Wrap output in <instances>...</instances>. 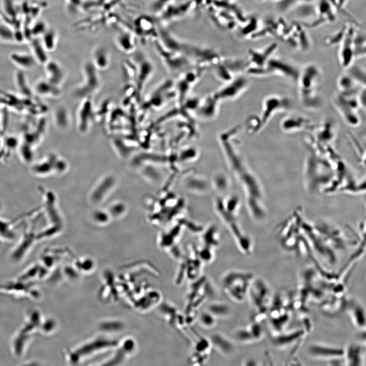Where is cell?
Segmentation results:
<instances>
[{
	"mask_svg": "<svg viewBox=\"0 0 366 366\" xmlns=\"http://www.w3.org/2000/svg\"><path fill=\"white\" fill-rule=\"evenodd\" d=\"M322 78L321 70L314 63L307 64L300 69L296 83L300 103L306 110H317L323 105L320 89Z\"/></svg>",
	"mask_w": 366,
	"mask_h": 366,
	"instance_id": "obj_1",
	"label": "cell"
},
{
	"mask_svg": "<svg viewBox=\"0 0 366 366\" xmlns=\"http://www.w3.org/2000/svg\"><path fill=\"white\" fill-rule=\"evenodd\" d=\"M255 276L252 272L229 270L221 277V284L225 295L232 301L240 303L246 299L251 283Z\"/></svg>",
	"mask_w": 366,
	"mask_h": 366,
	"instance_id": "obj_2",
	"label": "cell"
},
{
	"mask_svg": "<svg viewBox=\"0 0 366 366\" xmlns=\"http://www.w3.org/2000/svg\"><path fill=\"white\" fill-rule=\"evenodd\" d=\"M273 297L272 290L268 283L262 278L254 277L247 296L253 310L252 317L262 321L266 318Z\"/></svg>",
	"mask_w": 366,
	"mask_h": 366,
	"instance_id": "obj_3",
	"label": "cell"
},
{
	"mask_svg": "<svg viewBox=\"0 0 366 366\" xmlns=\"http://www.w3.org/2000/svg\"><path fill=\"white\" fill-rule=\"evenodd\" d=\"M358 93L344 94L338 92L332 100L334 107L344 121L352 127L358 126L361 121L358 113L361 108Z\"/></svg>",
	"mask_w": 366,
	"mask_h": 366,
	"instance_id": "obj_4",
	"label": "cell"
},
{
	"mask_svg": "<svg viewBox=\"0 0 366 366\" xmlns=\"http://www.w3.org/2000/svg\"><path fill=\"white\" fill-rule=\"evenodd\" d=\"M309 356L314 360L325 361L330 365H344V348L328 344L315 342L307 347Z\"/></svg>",
	"mask_w": 366,
	"mask_h": 366,
	"instance_id": "obj_5",
	"label": "cell"
},
{
	"mask_svg": "<svg viewBox=\"0 0 366 366\" xmlns=\"http://www.w3.org/2000/svg\"><path fill=\"white\" fill-rule=\"evenodd\" d=\"M312 132L313 134L308 141L323 152L326 147L332 145L337 137V124L333 118H326L321 124H317Z\"/></svg>",
	"mask_w": 366,
	"mask_h": 366,
	"instance_id": "obj_6",
	"label": "cell"
},
{
	"mask_svg": "<svg viewBox=\"0 0 366 366\" xmlns=\"http://www.w3.org/2000/svg\"><path fill=\"white\" fill-rule=\"evenodd\" d=\"M82 72L83 81L74 92L75 96L80 99L92 97L101 86V80L98 70L91 61H87L83 64Z\"/></svg>",
	"mask_w": 366,
	"mask_h": 366,
	"instance_id": "obj_7",
	"label": "cell"
},
{
	"mask_svg": "<svg viewBox=\"0 0 366 366\" xmlns=\"http://www.w3.org/2000/svg\"><path fill=\"white\" fill-rule=\"evenodd\" d=\"M292 107V100L286 96L272 94L265 97L263 102L261 113L259 115L263 127L276 114L288 111Z\"/></svg>",
	"mask_w": 366,
	"mask_h": 366,
	"instance_id": "obj_8",
	"label": "cell"
},
{
	"mask_svg": "<svg viewBox=\"0 0 366 366\" xmlns=\"http://www.w3.org/2000/svg\"><path fill=\"white\" fill-rule=\"evenodd\" d=\"M192 282L187 295L186 313L196 312L208 297L209 294L212 293V287L205 277L201 276Z\"/></svg>",
	"mask_w": 366,
	"mask_h": 366,
	"instance_id": "obj_9",
	"label": "cell"
},
{
	"mask_svg": "<svg viewBox=\"0 0 366 366\" xmlns=\"http://www.w3.org/2000/svg\"><path fill=\"white\" fill-rule=\"evenodd\" d=\"M300 70L288 61L272 56L263 67L264 76H280L296 83Z\"/></svg>",
	"mask_w": 366,
	"mask_h": 366,
	"instance_id": "obj_10",
	"label": "cell"
},
{
	"mask_svg": "<svg viewBox=\"0 0 366 366\" xmlns=\"http://www.w3.org/2000/svg\"><path fill=\"white\" fill-rule=\"evenodd\" d=\"M154 45L164 63L172 73L179 76L189 69L190 63L187 57L165 49L157 39L154 41Z\"/></svg>",
	"mask_w": 366,
	"mask_h": 366,
	"instance_id": "obj_11",
	"label": "cell"
},
{
	"mask_svg": "<svg viewBox=\"0 0 366 366\" xmlns=\"http://www.w3.org/2000/svg\"><path fill=\"white\" fill-rule=\"evenodd\" d=\"M136 65L135 81L136 95L139 99L143 88L154 72V65L151 60L141 53L136 55L133 59Z\"/></svg>",
	"mask_w": 366,
	"mask_h": 366,
	"instance_id": "obj_12",
	"label": "cell"
},
{
	"mask_svg": "<svg viewBox=\"0 0 366 366\" xmlns=\"http://www.w3.org/2000/svg\"><path fill=\"white\" fill-rule=\"evenodd\" d=\"M316 126L309 118L299 114L287 115L280 123L281 130L285 133L312 132Z\"/></svg>",
	"mask_w": 366,
	"mask_h": 366,
	"instance_id": "obj_13",
	"label": "cell"
},
{
	"mask_svg": "<svg viewBox=\"0 0 366 366\" xmlns=\"http://www.w3.org/2000/svg\"><path fill=\"white\" fill-rule=\"evenodd\" d=\"M354 28L351 26L345 27L343 37L340 42L339 59L341 66L345 69L349 68L354 60L353 39Z\"/></svg>",
	"mask_w": 366,
	"mask_h": 366,
	"instance_id": "obj_14",
	"label": "cell"
},
{
	"mask_svg": "<svg viewBox=\"0 0 366 366\" xmlns=\"http://www.w3.org/2000/svg\"><path fill=\"white\" fill-rule=\"evenodd\" d=\"M228 82L226 85L214 94L220 102L235 99L243 93L249 85L248 79L242 76Z\"/></svg>",
	"mask_w": 366,
	"mask_h": 366,
	"instance_id": "obj_15",
	"label": "cell"
},
{
	"mask_svg": "<svg viewBox=\"0 0 366 366\" xmlns=\"http://www.w3.org/2000/svg\"><path fill=\"white\" fill-rule=\"evenodd\" d=\"M134 34L142 40L146 42L147 39L158 38V29L156 28V21L151 17L147 15H142L137 17L133 23Z\"/></svg>",
	"mask_w": 366,
	"mask_h": 366,
	"instance_id": "obj_16",
	"label": "cell"
},
{
	"mask_svg": "<svg viewBox=\"0 0 366 366\" xmlns=\"http://www.w3.org/2000/svg\"><path fill=\"white\" fill-rule=\"evenodd\" d=\"M306 327L294 329L289 331L272 334V341L278 348L287 350L301 342L306 336Z\"/></svg>",
	"mask_w": 366,
	"mask_h": 366,
	"instance_id": "obj_17",
	"label": "cell"
},
{
	"mask_svg": "<svg viewBox=\"0 0 366 366\" xmlns=\"http://www.w3.org/2000/svg\"><path fill=\"white\" fill-rule=\"evenodd\" d=\"M365 343L350 342L344 348L345 365L364 366L365 365Z\"/></svg>",
	"mask_w": 366,
	"mask_h": 366,
	"instance_id": "obj_18",
	"label": "cell"
},
{
	"mask_svg": "<svg viewBox=\"0 0 366 366\" xmlns=\"http://www.w3.org/2000/svg\"><path fill=\"white\" fill-rule=\"evenodd\" d=\"M95 117V112L92 97L82 99L77 114V123L78 131L82 134L87 133Z\"/></svg>",
	"mask_w": 366,
	"mask_h": 366,
	"instance_id": "obj_19",
	"label": "cell"
},
{
	"mask_svg": "<svg viewBox=\"0 0 366 366\" xmlns=\"http://www.w3.org/2000/svg\"><path fill=\"white\" fill-rule=\"evenodd\" d=\"M346 309L353 325L361 332L365 330V311L362 304L355 299H348Z\"/></svg>",
	"mask_w": 366,
	"mask_h": 366,
	"instance_id": "obj_20",
	"label": "cell"
},
{
	"mask_svg": "<svg viewBox=\"0 0 366 366\" xmlns=\"http://www.w3.org/2000/svg\"><path fill=\"white\" fill-rule=\"evenodd\" d=\"M277 48V44L272 43L261 50H250L249 67H264L268 60L272 57Z\"/></svg>",
	"mask_w": 366,
	"mask_h": 366,
	"instance_id": "obj_21",
	"label": "cell"
},
{
	"mask_svg": "<svg viewBox=\"0 0 366 366\" xmlns=\"http://www.w3.org/2000/svg\"><path fill=\"white\" fill-rule=\"evenodd\" d=\"M193 5L191 0L178 5L168 4L161 11V19L167 21L182 17L189 11Z\"/></svg>",
	"mask_w": 366,
	"mask_h": 366,
	"instance_id": "obj_22",
	"label": "cell"
},
{
	"mask_svg": "<svg viewBox=\"0 0 366 366\" xmlns=\"http://www.w3.org/2000/svg\"><path fill=\"white\" fill-rule=\"evenodd\" d=\"M211 346L221 354L228 355L233 353L235 347L233 342L220 332H215L208 338Z\"/></svg>",
	"mask_w": 366,
	"mask_h": 366,
	"instance_id": "obj_23",
	"label": "cell"
},
{
	"mask_svg": "<svg viewBox=\"0 0 366 366\" xmlns=\"http://www.w3.org/2000/svg\"><path fill=\"white\" fill-rule=\"evenodd\" d=\"M115 42L118 48L126 53H131L135 50L136 40L134 33L122 30L116 36Z\"/></svg>",
	"mask_w": 366,
	"mask_h": 366,
	"instance_id": "obj_24",
	"label": "cell"
},
{
	"mask_svg": "<svg viewBox=\"0 0 366 366\" xmlns=\"http://www.w3.org/2000/svg\"><path fill=\"white\" fill-rule=\"evenodd\" d=\"M219 102L214 94L208 97L199 105L198 115L204 119L212 118L217 114Z\"/></svg>",
	"mask_w": 366,
	"mask_h": 366,
	"instance_id": "obj_25",
	"label": "cell"
},
{
	"mask_svg": "<svg viewBox=\"0 0 366 366\" xmlns=\"http://www.w3.org/2000/svg\"><path fill=\"white\" fill-rule=\"evenodd\" d=\"M337 85L338 92L344 94L358 93L363 87L359 85L347 72L338 77Z\"/></svg>",
	"mask_w": 366,
	"mask_h": 366,
	"instance_id": "obj_26",
	"label": "cell"
},
{
	"mask_svg": "<svg viewBox=\"0 0 366 366\" xmlns=\"http://www.w3.org/2000/svg\"><path fill=\"white\" fill-rule=\"evenodd\" d=\"M98 70H104L108 68L110 63V54L104 47L99 46L95 48L90 60Z\"/></svg>",
	"mask_w": 366,
	"mask_h": 366,
	"instance_id": "obj_27",
	"label": "cell"
},
{
	"mask_svg": "<svg viewBox=\"0 0 366 366\" xmlns=\"http://www.w3.org/2000/svg\"><path fill=\"white\" fill-rule=\"evenodd\" d=\"M206 310L212 314L217 319L227 318L231 314L229 306L222 301H214L210 303Z\"/></svg>",
	"mask_w": 366,
	"mask_h": 366,
	"instance_id": "obj_28",
	"label": "cell"
},
{
	"mask_svg": "<svg viewBox=\"0 0 366 366\" xmlns=\"http://www.w3.org/2000/svg\"><path fill=\"white\" fill-rule=\"evenodd\" d=\"M346 70V72L360 86L365 87V71L362 67L353 64Z\"/></svg>",
	"mask_w": 366,
	"mask_h": 366,
	"instance_id": "obj_29",
	"label": "cell"
},
{
	"mask_svg": "<svg viewBox=\"0 0 366 366\" xmlns=\"http://www.w3.org/2000/svg\"><path fill=\"white\" fill-rule=\"evenodd\" d=\"M235 338L241 344H250L257 342L249 325L237 329L235 333Z\"/></svg>",
	"mask_w": 366,
	"mask_h": 366,
	"instance_id": "obj_30",
	"label": "cell"
},
{
	"mask_svg": "<svg viewBox=\"0 0 366 366\" xmlns=\"http://www.w3.org/2000/svg\"><path fill=\"white\" fill-rule=\"evenodd\" d=\"M197 318L200 325L205 328H212L217 324V319L207 310L201 312Z\"/></svg>",
	"mask_w": 366,
	"mask_h": 366,
	"instance_id": "obj_31",
	"label": "cell"
},
{
	"mask_svg": "<svg viewBox=\"0 0 366 366\" xmlns=\"http://www.w3.org/2000/svg\"><path fill=\"white\" fill-rule=\"evenodd\" d=\"M264 127L259 116H252L248 120L247 129L251 134L259 132Z\"/></svg>",
	"mask_w": 366,
	"mask_h": 366,
	"instance_id": "obj_32",
	"label": "cell"
},
{
	"mask_svg": "<svg viewBox=\"0 0 366 366\" xmlns=\"http://www.w3.org/2000/svg\"><path fill=\"white\" fill-rule=\"evenodd\" d=\"M247 22L248 23L241 30V34L245 36L253 35L257 28L258 22L256 17H251Z\"/></svg>",
	"mask_w": 366,
	"mask_h": 366,
	"instance_id": "obj_33",
	"label": "cell"
},
{
	"mask_svg": "<svg viewBox=\"0 0 366 366\" xmlns=\"http://www.w3.org/2000/svg\"><path fill=\"white\" fill-rule=\"evenodd\" d=\"M69 12L72 14H77L83 10L84 2L82 0H66Z\"/></svg>",
	"mask_w": 366,
	"mask_h": 366,
	"instance_id": "obj_34",
	"label": "cell"
},
{
	"mask_svg": "<svg viewBox=\"0 0 366 366\" xmlns=\"http://www.w3.org/2000/svg\"><path fill=\"white\" fill-rule=\"evenodd\" d=\"M56 37L54 31H49L47 33L45 36V45L46 48L49 50H52L56 44Z\"/></svg>",
	"mask_w": 366,
	"mask_h": 366,
	"instance_id": "obj_35",
	"label": "cell"
},
{
	"mask_svg": "<svg viewBox=\"0 0 366 366\" xmlns=\"http://www.w3.org/2000/svg\"><path fill=\"white\" fill-rule=\"evenodd\" d=\"M170 0H154L151 4V9L155 12L161 11Z\"/></svg>",
	"mask_w": 366,
	"mask_h": 366,
	"instance_id": "obj_36",
	"label": "cell"
},
{
	"mask_svg": "<svg viewBox=\"0 0 366 366\" xmlns=\"http://www.w3.org/2000/svg\"><path fill=\"white\" fill-rule=\"evenodd\" d=\"M258 364L257 363V361L253 359H249L246 360L243 363V365H258Z\"/></svg>",
	"mask_w": 366,
	"mask_h": 366,
	"instance_id": "obj_37",
	"label": "cell"
},
{
	"mask_svg": "<svg viewBox=\"0 0 366 366\" xmlns=\"http://www.w3.org/2000/svg\"><path fill=\"white\" fill-rule=\"evenodd\" d=\"M196 8H200L204 3L205 0H191Z\"/></svg>",
	"mask_w": 366,
	"mask_h": 366,
	"instance_id": "obj_38",
	"label": "cell"
},
{
	"mask_svg": "<svg viewBox=\"0 0 366 366\" xmlns=\"http://www.w3.org/2000/svg\"><path fill=\"white\" fill-rule=\"evenodd\" d=\"M226 1H229V0H226Z\"/></svg>",
	"mask_w": 366,
	"mask_h": 366,
	"instance_id": "obj_39",
	"label": "cell"
}]
</instances>
